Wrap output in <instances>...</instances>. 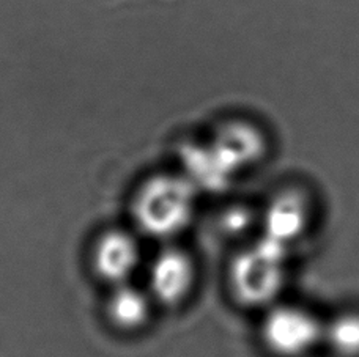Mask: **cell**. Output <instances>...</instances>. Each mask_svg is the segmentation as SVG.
Returning <instances> with one entry per match:
<instances>
[{"label": "cell", "instance_id": "obj_1", "mask_svg": "<svg viewBox=\"0 0 359 357\" xmlns=\"http://www.w3.org/2000/svg\"><path fill=\"white\" fill-rule=\"evenodd\" d=\"M131 208L134 220L145 234L175 237L194 216L196 186L186 176H151L137 189Z\"/></svg>", "mask_w": 359, "mask_h": 357}, {"label": "cell", "instance_id": "obj_3", "mask_svg": "<svg viewBox=\"0 0 359 357\" xmlns=\"http://www.w3.org/2000/svg\"><path fill=\"white\" fill-rule=\"evenodd\" d=\"M139 244L133 234L123 230H109L96 239L92 265L96 276L115 286L126 284L139 265Z\"/></svg>", "mask_w": 359, "mask_h": 357}, {"label": "cell", "instance_id": "obj_5", "mask_svg": "<svg viewBox=\"0 0 359 357\" xmlns=\"http://www.w3.org/2000/svg\"><path fill=\"white\" fill-rule=\"evenodd\" d=\"M107 315L120 329H139L149 321L150 301L140 290L131 285L120 284L109 298Z\"/></svg>", "mask_w": 359, "mask_h": 357}, {"label": "cell", "instance_id": "obj_2", "mask_svg": "<svg viewBox=\"0 0 359 357\" xmlns=\"http://www.w3.org/2000/svg\"><path fill=\"white\" fill-rule=\"evenodd\" d=\"M194 261L180 248H165L153 260L150 267V290L158 302L177 305L186 298L194 286Z\"/></svg>", "mask_w": 359, "mask_h": 357}, {"label": "cell", "instance_id": "obj_4", "mask_svg": "<svg viewBox=\"0 0 359 357\" xmlns=\"http://www.w3.org/2000/svg\"><path fill=\"white\" fill-rule=\"evenodd\" d=\"M183 165L188 180L197 188L219 190L229 183L233 174L217 158L211 145H189L182 151Z\"/></svg>", "mask_w": 359, "mask_h": 357}]
</instances>
